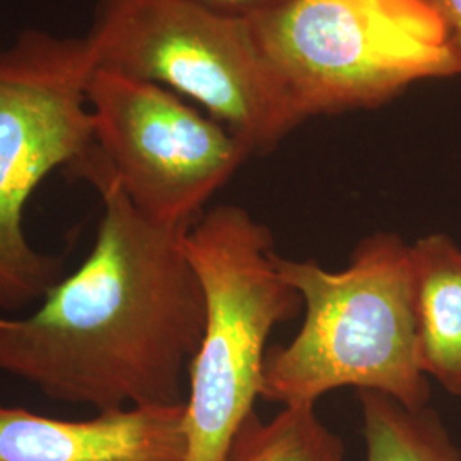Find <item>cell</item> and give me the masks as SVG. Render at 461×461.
<instances>
[{
    "mask_svg": "<svg viewBox=\"0 0 461 461\" xmlns=\"http://www.w3.org/2000/svg\"><path fill=\"white\" fill-rule=\"evenodd\" d=\"M461 49V0H434Z\"/></svg>",
    "mask_w": 461,
    "mask_h": 461,
    "instance_id": "13",
    "label": "cell"
},
{
    "mask_svg": "<svg viewBox=\"0 0 461 461\" xmlns=\"http://www.w3.org/2000/svg\"><path fill=\"white\" fill-rule=\"evenodd\" d=\"M228 461H346V446L318 417L316 405H287L270 420L249 413Z\"/></svg>",
    "mask_w": 461,
    "mask_h": 461,
    "instance_id": "11",
    "label": "cell"
},
{
    "mask_svg": "<svg viewBox=\"0 0 461 461\" xmlns=\"http://www.w3.org/2000/svg\"><path fill=\"white\" fill-rule=\"evenodd\" d=\"M276 267L301 296L304 320L289 344L267 352L260 396L284 407L316 405L325 393L350 386L409 409L428 407L411 245L381 230L357 243L342 270L280 255Z\"/></svg>",
    "mask_w": 461,
    "mask_h": 461,
    "instance_id": "2",
    "label": "cell"
},
{
    "mask_svg": "<svg viewBox=\"0 0 461 461\" xmlns=\"http://www.w3.org/2000/svg\"><path fill=\"white\" fill-rule=\"evenodd\" d=\"M419 361L426 376L461 395V247L445 232L411 245Z\"/></svg>",
    "mask_w": 461,
    "mask_h": 461,
    "instance_id": "9",
    "label": "cell"
},
{
    "mask_svg": "<svg viewBox=\"0 0 461 461\" xmlns=\"http://www.w3.org/2000/svg\"><path fill=\"white\" fill-rule=\"evenodd\" d=\"M86 38L96 68L195 99L249 154L277 148L308 120L247 16L194 0H101Z\"/></svg>",
    "mask_w": 461,
    "mask_h": 461,
    "instance_id": "5",
    "label": "cell"
},
{
    "mask_svg": "<svg viewBox=\"0 0 461 461\" xmlns=\"http://www.w3.org/2000/svg\"><path fill=\"white\" fill-rule=\"evenodd\" d=\"M217 13L232 14V16H249L272 4L274 0H194Z\"/></svg>",
    "mask_w": 461,
    "mask_h": 461,
    "instance_id": "12",
    "label": "cell"
},
{
    "mask_svg": "<svg viewBox=\"0 0 461 461\" xmlns=\"http://www.w3.org/2000/svg\"><path fill=\"white\" fill-rule=\"evenodd\" d=\"M95 144L135 209L192 226L251 154L214 118L158 84L95 68L86 87Z\"/></svg>",
    "mask_w": 461,
    "mask_h": 461,
    "instance_id": "7",
    "label": "cell"
},
{
    "mask_svg": "<svg viewBox=\"0 0 461 461\" xmlns=\"http://www.w3.org/2000/svg\"><path fill=\"white\" fill-rule=\"evenodd\" d=\"M205 301V323L188 366L185 461H228L236 432L262 395L267 342L303 312L280 277L270 230L238 205H219L185 234Z\"/></svg>",
    "mask_w": 461,
    "mask_h": 461,
    "instance_id": "3",
    "label": "cell"
},
{
    "mask_svg": "<svg viewBox=\"0 0 461 461\" xmlns=\"http://www.w3.org/2000/svg\"><path fill=\"white\" fill-rule=\"evenodd\" d=\"M87 38L28 28L0 47V310L19 312L60 282L62 260L34 249L23 211L50 171L95 142Z\"/></svg>",
    "mask_w": 461,
    "mask_h": 461,
    "instance_id": "6",
    "label": "cell"
},
{
    "mask_svg": "<svg viewBox=\"0 0 461 461\" xmlns=\"http://www.w3.org/2000/svg\"><path fill=\"white\" fill-rule=\"evenodd\" d=\"M247 17L306 118L375 110L412 84L461 76L434 0H274Z\"/></svg>",
    "mask_w": 461,
    "mask_h": 461,
    "instance_id": "4",
    "label": "cell"
},
{
    "mask_svg": "<svg viewBox=\"0 0 461 461\" xmlns=\"http://www.w3.org/2000/svg\"><path fill=\"white\" fill-rule=\"evenodd\" d=\"M185 403L59 420L0 407V461H185Z\"/></svg>",
    "mask_w": 461,
    "mask_h": 461,
    "instance_id": "8",
    "label": "cell"
},
{
    "mask_svg": "<svg viewBox=\"0 0 461 461\" xmlns=\"http://www.w3.org/2000/svg\"><path fill=\"white\" fill-rule=\"evenodd\" d=\"M366 461H461L441 417L429 407L409 409L395 398L361 390Z\"/></svg>",
    "mask_w": 461,
    "mask_h": 461,
    "instance_id": "10",
    "label": "cell"
},
{
    "mask_svg": "<svg viewBox=\"0 0 461 461\" xmlns=\"http://www.w3.org/2000/svg\"><path fill=\"white\" fill-rule=\"evenodd\" d=\"M68 169L103 200L96 243L36 313L0 314V371L99 413L183 405V376L205 323L185 249L190 226L139 212L95 142Z\"/></svg>",
    "mask_w": 461,
    "mask_h": 461,
    "instance_id": "1",
    "label": "cell"
}]
</instances>
